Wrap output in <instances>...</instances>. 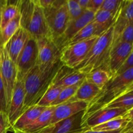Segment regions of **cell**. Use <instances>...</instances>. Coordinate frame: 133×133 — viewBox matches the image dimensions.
I'll use <instances>...</instances> for the list:
<instances>
[{"mask_svg":"<svg viewBox=\"0 0 133 133\" xmlns=\"http://www.w3.org/2000/svg\"><path fill=\"white\" fill-rule=\"evenodd\" d=\"M125 133H133V132H125Z\"/></svg>","mask_w":133,"mask_h":133,"instance_id":"f6af8a7d","label":"cell"},{"mask_svg":"<svg viewBox=\"0 0 133 133\" xmlns=\"http://www.w3.org/2000/svg\"><path fill=\"white\" fill-rule=\"evenodd\" d=\"M77 3L83 10H87L88 3H89V0H77Z\"/></svg>","mask_w":133,"mask_h":133,"instance_id":"ab89813d","label":"cell"},{"mask_svg":"<svg viewBox=\"0 0 133 133\" xmlns=\"http://www.w3.org/2000/svg\"><path fill=\"white\" fill-rule=\"evenodd\" d=\"M127 109H100L92 113L87 118L82 120V127L86 130L90 129L92 127L102 124L107 121L118 117L122 116L127 112Z\"/></svg>","mask_w":133,"mask_h":133,"instance_id":"5bb4252c","label":"cell"},{"mask_svg":"<svg viewBox=\"0 0 133 133\" xmlns=\"http://www.w3.org/2000/svg\"><path fill=\"white\" fill-rule=\"evenodd\" d=\"M61 61L46 67L36 65L25 77V90L23 112L36 105L51 84L55 75L62 66Z\"/></svg>","mask_w":133,"mask_h":133,"instance_id":"6da1fadb","label":"cell"},{"mask_svg":"<svg viewBox=\"0 0 133 133\" xmlns=\"http://www.w3.org/2000/svg\"><path fill=\"white\" fill-rule=\"evenodd\" d=\"M10 130V126L8 121L7 115L0 112V133H6Z\"/></svg>","mask_w":133,"mask_h":133,"instance_id":"836d02e7","label":"cell"},{"mask_svg":"<svg viewBox=\"0 0 133 133\" xmlns=\"http://www.w3.org/2000/svg\"><path fill=\"white\" fill-rule=\"evenodd\" d=\"M11 131L14 133H27L23 131H21V130L16 129H11Z\"/></svg>","mask_w":133,"mask_h":133,"instance_id":"b9f144b4","label":"cell"},{"mask_svg":"<svg viewBox=\"0 0 133 133\" xmlns=\"http://www.w3.org/2000/svg\"><path fill=\"white\" fill-rule=\"evenodd\" d=\"M94 36H98V33H97V26H96V23L94 22V21H92V22H90V23H88V25L85 26V27H83V29L80 30L71 40L69 41V42L68 43V44L66 45L67 46L68 45H70V44H75L77 42H79L83 41V40H85L87 39L90 38Z\"/></svg>","mask_w":133,"mask_h":133,"instance_id":"484cf974","label":"cell"},{"mask_svg":"<svg viewBox=\"0 0 133 133\" xmlns=\"http://www.w3.org/2000/svg\"><path fill=\"white\" fill-rule=\"evenodd\" d=\"M29 37L30 36L28 32L23 28L19 27L4 47L10 59L16 64V65L18 57Z\"/></svg>","mask_w":133,"mask_h":133,"instance_id":"ac0fdd59","label":"cell"},{"mask_svg":"<svg viewBox=\"0 0 133 133\" xmlns=\"http://www.w3.org/2000/svg\"><path fill=\"white\" fill-rule=\"evenodd\" d=\"M87 106L88 103L84 101H67L56 106L51 118L50 125L84 111Z\"/></svg>","mask_w":133,"mask_h":133,"instance_id":"2e32d148","label":"cell"},{"mask_svg":"<svg viewBox=\"0 0 133 133\" xmlns=\"http://www.w3.org/2000/svg\"><path fill=\"white\" fill-rule=\"evenodd\" d=\"M95 13L88 10H85L83 14L77 19L70 21L66 30L61 37L55 42L60 51L66 46L70 40L87 25L94 19Z\"/></svg>","mask_w":133,"mask_h":133,"instance_id":"8fae6325","label":"cell"},{"mask_svg":"<svg viewBox=\"0 0 133 133\" xmlns=\"http://www.w3.org/2000/svg\"><path fill=\"white\" fill-rule=\"evenodd\" d=\"M79 133H125V128L123 129L118 130V131H105V132H104V131H92V130L91 129H88Z\"/></svg>","mask_w":133,"mask_h":133,"instance_id":"f35d334b","label":"cell"},{"mask_svg":"<svg viewBox=\"0 0 133 133\" xmlns=\"http://www.w3.org/2000/svg\"><path fill=\"white\" fill-rule=\"evenodd\" d=\"M85 75L77 69L70 68L62 65L55 75L51 85L66 88L82 82L85 79Z\"/></svg>","mask_w":133,"mask_h":133,"instance_id":"9a60e30c","label":"cell"},{"mask_svg":"<svg viewBox=\"0 0 133 133\" xmlns=\"http://www.w3.org/2000/svg\"><path fill=\"white\" fill-rule=\"evenodd\" d=\"M84 111L51 124L36 133H79L86 131L82 127Z\"/></svg>","mask_w":133,"mask_h":133,"instance_id":"7c38bea8","label":"cell"},{"mask_svg":"<svg viewBox=\"0 0 133 133\" xmlns=\"http://www.w3.org/2000/svg\"><path fill=\"white\" fill-rule=\"evenodd\" d=\"M122 1V0H103L99 10H107L114 14H116Z\"/></svg>","mask_w":133,"mask_h":133,"instance_id":"1f68e13d","label":"cell"},{"mask_svg":"<svg viewBox=\"0 0 133 133\" xmlns=\"http://www.w3.org/2000/svg\"><path fill=\"white\" fill-rule=\"evenodd\" d=\"M38 47L37 64L40 67H46L60 61L61 51L50 37L36 40Z\"/></svg>","mask_w":133,"mask_h":133,"instance_id":"30bf717a","label":"cell"},{"mask_svg":"<svg viewBox=\"0 0 133 133\" xmlns=\"http://www.w3.org/2000/svg\"><path fill=\"white\" fill-rule=\"evenodd\" d=\"M43 10L49 27L50 37L55 42L64 33L70 21L66 0H55L51 7Z\"/></svg>","mask_w":133,"mask_h":133,"instance_id":"5b68a950","label":"cell"},{"mask_svg":"<svg viewBox=\"0 0 133 133\" xmlns=\"http://www.w3.org/2000/svg\"><path fill=\"white\" fill-rule=\"evenodd\" d=\"M63 88H62V87H55V86L51 84L48 90L44 94L41 99L38 102L36 105L41 107H51V104L57 99L58 95L60 94Z\"/></svg>","mask_w":133,"mask_h":133,"instance_id":"4316f807","label":"cell"},{"mask_svg":"<svg viewBox=\"0 0 133 133\" xmlns=\"http://www.w3.org/2000/svg\"><path fill=\"white\" fill-rule=\"evenodd\" d=\"M98 36H94L85 40L64 47L61 51L60 56V61L62 64L70 68L76 69L85 59Z\"/></svg>","mask_w":133,"mask_h":133,"instance_id":"8992f818","label":"cell"},{"mask_svg":"<svg viewBox=\"0 0 133 133\" xmlns=\"http://www.w3.org/2000/svg\"><path fill=\"white\" fill-rule=\"evenodd\" d=\"M132 49L133 44L131 43L118 42L112 45L109 61V70L112 77L123 66Z\"/></svg>","mask_w":133,"mask_h":133,"instance_id":"4fadbf2b","label":"cell"},{"mask_svg":"<svg viewBox=\"0 0 133 133\" xmlns=\"http://www.w3.org/2000/svg\"><path fill=\"white\" fill-rule=\"evenodd\" d=\"M118 42H127L133 44V20L126 25L118 38L113 42L112 45Z\"/></svg>","mask_w":133,"mask_h":133,"instance_id":"4dcf8cb0","label":"cell"},{"mask_svg":"<svg viewBox=\"0 0 133 133\" xmlns=\"http://www.w3.org/2000/svg\"><path fill=\"white\" fill-rule=\"evenodd\" d=\"M5 3V0H0V24H1V14H2L3 8L4 4Z\"/></svg>","mask_w":133,"mask_h":133,"instance_id":"60d3db41","label":"cell"},{"mask_svg":"<svg viewBox=\"0 0 133 133\" xmlns=\"http://www.w3.org/2000/svg\"><path fill=\"white\" fill-rule=\"evenodd\" d=\"M117 14L118 12L114 14L103 10H99L95 13L94 19L93 21L97 26L99 36L114 25L116 19Z\"/></svg>","mask_w":133,"mask_h":133,"instance_id":"44dd1931","label":"cell"},{"mask_svg":"<svg viewBox=\"0 0 133 133\" xmlns=\"http://www.w3.org/2000/svg\"><path fill=\"white\" fill-rule=\"evenodd\" d=\"M122 117L129 122V125L126 127V128H129L131 126H132L133 125V107L127 110V112L124 115L122 116Z\"/></svg>","mask_w":133,"mask_h":133,"instance_id":"8d00e7d4","label":"cell"},{"mask_svg":"<svg viewBox=\"0 0 133 133\" xmlns=\"http://www.w3.org/2000/svg\"><path fill=\"white\" fill-rule=\"evenodd\" d=\"M24 81L25 78H17L15 87L12 94L11 99L8 107L6 115L10 129L23 112V106L25 97Z\"/></svg>","mask_w":133,"mask_h":133,"instance_id":"9c48e42d","label":"cell"},{"mask_svg":"<svg viewBox=\"0 0 133 133\" xmlns=\"http://www.w3.org/2000/svg\"><path fill=\"white\" fill-rule=\"evenodd\" d=\"M125 132H133V125L132 126H131L129 128H125Z\"/></svg>","mask_w":133,"mask_h":133,"instance_id":"7bdbcfd3","label":"cell"},{"mask_svg":"<svg viewBox=\"0 0 133 133\" xmlns=\"http://www.w3.org/2000/svg\"><path fill=\"white\" fill-rule=\"evenodd\" d=\"M55 0H38V3L43 9H49L53 6Z\"/></svg>","mask_w":133,"mask_h":133,"instance_id":"74e56055","label":"cell"},{"mask_svg":"<svg viewBox=\"0 0 133 133\" xmlns=\"http://www.w3.org/2000/svg\"><path fill=\"white\" fill-rule=\"evenodd\" d=\"M129 125V122L122 116L114 118L102 124L92 127L90 129L94 131H114L123 129Z\"/></svg>","mask_w":133,"mask_h":133,"instance_id":"d4e9b609","label":"cell"},{"mask_svg":"<svg viewBox=\"0 0 133 133\" xmlns=\"http://www.w3.org/2000/svg\"><path fill=\"white\" fill-rule=\"evenodd\" d=\"M66 4L70 21L78 18L84 12L77 0H66Z\"/></svg>","mask_w":133,"mask_h":133,"instance_id":"f546056e","label":"cell"},{"mask_svg":"<svg viewBox=\"0 0 133 133\" xmlns=\"http://www.w3.org/2000/svg\"><path fill=\"white\" fill-rule=\"evenodd\" d=\"M133 107V94H125L108 104L107 109H124L129 110Z\"/></svg>","mask_w":133,"mask_h":133,"instance_id":"83f0119b","label":"cell"},{"mask_svg":"<svg viewBox=\"0 0 133 133\" xmlns=\"http://www.w3.org/2000/svg\"><path fill=\"white\" fill-rule=\"evenodd\" d=\"M82 82L77 83L76 84H74V85L70 86V87L63 88L62 90L61 91V93H60V94L58 95L57 99L51 104V107L58 106V105L67 102L70 98H71L75 95V94L76 93L77 90H78L79 87L81 84Z\"/></svg>","mask_w":133,"mask_h":133,"instance_id":"f1b7e54d","label":"cell"},{"mask_svg":"<svg viewBox=\"0 0 133 133\" xmlns=\"http://www.w3.org/2000/svg\"><path fill=\"white\" fill-rule=\"evenodd\" d=\"M19 9L20 27L25 30L31 38L38 40L43 37H50L44 10L38 0H20Z\"/></svg>","mask_w":133,"mask_h":133,"instance_id":"3957f363","label":"cell"},{"mask_svg":"<svg viewBox=\"0 0 133 133\" xmlns=\"http://www.w3.org/2000/svg\"><path fill=\"white\" fill-rule=\"evenodd\" d=\"M101 89L85 79L74 96L68 101H84L89 103L100 92Z\"/></svg>","mask_w":133,"mask_h":133,"instance_id":"ffe728a7","label":"cell"},{"mask_svg":"<svg viewBox=\"0 0 133 133\" xmlns=\"http://www.w3.org/2000/svg\"><path fill=\"white\" fill-rule=\"evenodd\" d=\"M133 68V49L131 51V53H130V55H129L128 58H127V60L125 61V62H124V64H123V66L119 68V70H118L117 74H116V75H119V74H122L124 71H127V70H129V69L132 68ZM115 75V76H116Z\"/></svg>","mask_w":133,"mask_h":133,"instance_id":"e575fe53","label":"cell"},{"mask_svg":"<svg viewBox=\"0 0 133 133\" xmlns=\"http://www.w3.org/2000/svg\"><path fill=\"white\" fill-rule=\"evenodd\" d=\"M55 107H48L32 123L22 131L27 133H36L50 125L51 118L53 114Z\"/></svg>","mask_w":133,"mask_h":133,"instance_id":"7402d4cb","label":"cell"},{"mask_svg":"<svg viewBox=\"0 0 133 133\" xmlns=\"http://www.w3.org/2000/svg\"><path fill=\"white\" fill-rule=\"evenodd\" d=\"M133 86V68L113 77L101 89L98 94L88 104L82 120L103 109L108 104L126 94Z\"/></svg>","mask_w":133,"mask_h":133,"instance_id":"7a4b0ae2","label":"cell"},{"mask_svg":"<svg viewBox=\"0 0 133 133\" xmlns=\"http://www.w3.org/2000/svg\"><path fill=\"white\" fill-rule=\"evenodd\" d=\"M113 38L112 25L98 36L85 59L77 68V70L85 75L97 69L109 71V55L112 47Z\"/></svg>","mask_w":133,"mask_h":133,"instance_id":"277c9868","label":"cell"},{"mask_svg":"<svg viewBox=\"0 0 133 133\" xmlns=\"http://www.w3.org/2000/svg\"><path fill=\"white\" fill-rule=\"evenodd\" d=\"M133 88V86H132V87H131V88ZM131 89H130V90H131Z\"/></svg>","mask_w":133,"mask_h":133,"instance_id":"bcb514c9","label":"cell"},{"mask_svg":"<svg viewBox=\"0 0 133 133\" xmlns=\"http://www.w3.org/2000/svg\"><path fill=\"white\" fill-rule=\"evenodd\" d=\"M0 70L5 87L7 110L18 77L16 65L12 62L4 48H0Z\"/></svg>","mask_w":133,"mask_h":133,"instance_id":"52a82bcc","label":"cell"},{"mask_svg":"<svg viewBox=\"0 0 133 133\" xmlns=\"http://www.w3.org/2000/svg\"><path fill=\"white\" fill-rule=\"evenodd\" d=\"M133 20V0H122L117 14L116 19L113 25V42L118 38L125 27ZM113 44V43H112Z\"/></svg>","mask_w":133,"mask_h":133,"instance_id":"e0dca14e","label":"cell"},{"mask_svg":"<svg viewBox=\"0 0 133 133\" xmlns=\"http://www.w3.org/2000/svg\"><path fill=\"white\" fill-rule=\"evenodd\" d=\"M38 47L36 40L30 36L16 62L17 78L23 79L37 64Z\"/></svg>","mask_w":133,"mask_h":133,"instance_id":"ba28073f","label":"cell"},{"mask_svg":"<svg viewBox=\"0 0 133 133\" xmlns=\"http://www.w3.org/2000/svg\"><path fill=\"white\" fill-rule=\"evenodd\" d=\"M103 2V0H89L87 10L96 13L100 9Z\"/></svg>","mask_w":133,"mask_h":133,"instance_id":"d590c367","label":"cell"},{"mask_svg":"<svg viewBox=\"0 0 133 133\" xmlns=\"http://www.w3.org/2000/svg\"><path fill=\"white\" fill-rule=\"evenodd\" d=\"M19 1L5 0L1 14L0 30L3 29L12 19H14L19 13Z\"/></svg>","mask_w":133,"mask_h":133,"instance_id":"603a6c76","label":"cell"},{"mask_svg":"<svg viewBox=\"0 0 133 133\" xmlns=\"http://www.w3.org/2000/svg\"><path fill=\"white\" fill-rule=\"evenodd\" d=\"M48 107L39 106L38 105H32L25 110L22 115L18 118L15 123L12 126L10 131L12 129L23 130L27 126L33 123L38 117Z\"/></svg>","mask_w":133,"mask_h":133,"instance_id":"d6986e66","label":"cell"},{"mask_svg":"<svg viewBox=\"0 0 133 133\" xmlns=\"http://www.w3.org/2000/svg\"><path fill=\"white\" fill-rule=\"evenodd\" d=\"M126 94H133V88H131V89L129 91V92H127Z\"/></svg>","mask_w":133,"mask_h":133,"instance_id":"ee69618b","label":"cell"},{"mask_svg":"<svg viewBox=\"0 0 133 133\" xmlns=\"http://www.w3.org/2000/svg\"><path fill=\"white\" fill-rule=\"evenodd\" d=\"M112 77V75L109 71L103 69H97L85 75L86 80L95 84L100 89H101Z\"/></svg>","mask_w":133,"mask_h":133,"instance_id":"cb8c5ba5","label":"cell"},{"mask_svg":"<svg viewBox=\"0 0 133 133\" xmlns=\"http://www.w3.org/2000/svg\"><path fill=\"white\" fill-rule=\"evenodd\" d=\"M0 112L5 114L7 113L6 94H5V87H4L2 76H1V70H0Z\"/></svg>","mask_w":133,"mask_h":133,"instance_id":"d6a6232c","label":"cell"}]
</instances>
